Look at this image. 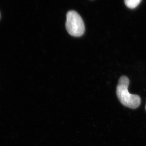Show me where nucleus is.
Wrapping results in <instances>:
<instances>
[{"label": "nucleus", "mask_w": 146, "mask_h": 146, "mask_svg": "<svg viewBox=\"0 0 146 146\" xmlns=\"http://www.w3.org/2000/svg\"><path fill=\"white\" fill-rule=\"evenodd\" d=\"M129 80L126 76L120 77L117 87V95L120 102L131 109L138 108L141 104V98L138 95L130 94L128 90Z\"/></svg>", "instance_id": "f257e3e1"}, {"label": "nucleus", "mask_w": 146, "mask_h": 146, "mask_svg": "<svg viewBox=\"0 0 146 146\" xmlns=\"http://www.w3.org/2000/svg\"><path fill=\"white\" fill-rule=\"evenodd\" d=\"M66 28L71 35L78 37L83 35L85 31L84 23L81 16L74 11H70L67 14Z\"/></svg>", "instance_id": "f03ea898"}, {"label": "nucleus", "mask_w": 146, "mask_h": 146, "mask_svg": "<svg viewBox=\"0 0 146 146\" xmlns=\"http://www.w3.org/2000/svg\"><path fill=\"white\" fill-rule=\"evenodd\" d=\"M141 0H125L126 5L129 8H135L139 4Z\"/></svg>", "instance_id": "7ed1b4c3"}, {"label": "nucleus", "mask_w": 146, "mask_h": 146, "mask_svg": "<svg viewBox=\"0 0 146 146\" xmlns=\"http://www.w3.org/2000/svg\"><path fill=\"white\" fill-rule=\"evenodd\" d=\"M145 109H146V106H145Z\"/></svg>", "instance_id": "20e7f679"}]
</instances>
